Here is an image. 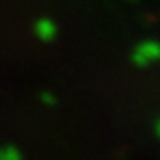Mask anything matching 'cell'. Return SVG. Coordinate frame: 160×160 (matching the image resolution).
Masks as SVG:
<instances>
[{
  "label": "cell",
  "instance_id": "obj_1",
  "mask_svg": "<svg viewBox=\"0 0 160 160\" xmlns=\"http://www.w3.org/2000/svg\"><path fill=\"white\" fill-rule=\"evenodd\" d=\"M36 36L43 41L52 39L54 38V24L50 21H47V19L38 21V24H36Z\"/></svg>",
  "mask_w": 160,
  "mask_h": 160
},
{
  "label": "cell",
  "instance_id": "obj_2",
  "mask_svg": "<svg viewBox=\"0 0 160 160\" xmlns=\"http://www.w3.org/2000/svg\"><path fill=\"white\" fill-rule=\"evenodd\" d=\"M0 160H22V155L13 145H2L0 147Z\"/></svg>",
  "mask_w": 160,
  "mask_h": 160
},
{
  "label": "cell",
  "instance_id": "obj_3",
  "mask_svg": "<svg viewBox=\"0 0 160 160\" xmlns=\"http://www.w3.org/2000/svg\"><path fill=\"white\" fill-rule=\"evenodd\" d=\"M43 101H45V102H52V97H48V95H43Z\"/></svg>",
  "mask_w": 160,
  "mask_h": 160
}]
</instances>
